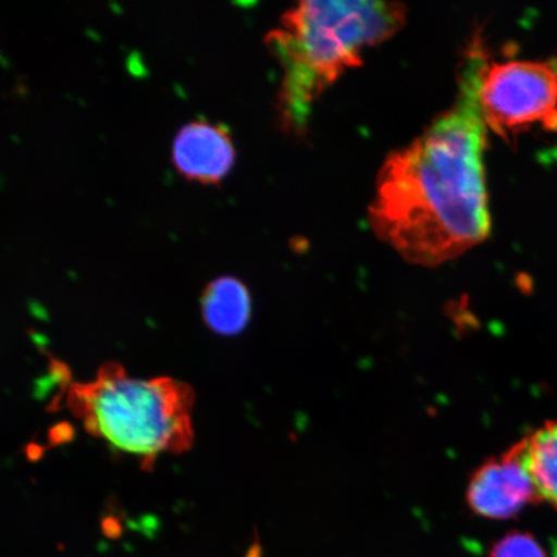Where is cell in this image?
Here are the masks:
<instances>
[{
	"label": "cell",
	"instance_id": "277c9868",
	"mask_svg": "<svg viewBox=\"0 0 557 557\" xmlns=\"http://www.w3.org/2000/svg\"><path fill=\"white\" fill-rule=\"evenodd\" d=\"M470 47L487 129L507 141L534 125L557 132V59L492 61L479 37Z\"/></svg>",
	"mask_w": 557,
	"mask_h": 557
},
{
	"label": "cell",
	"instance_id": "7a4b0ae2",
	"mask_svg": "<svg viewBox=\"0 0 557 557\" xmlns=\"http://www.w3.org/2000/svg\"><path fill=\"white\" fill-rule=\"evenodd\" d=\"M392 2H301L285 12L264 44L281 65L278 117L287 134L304 136L313 103L363 54L392 38L407 21Z\"/></svg>",
	"mask_w": 557,
	"mask_h": 557
},
{
	"label": "cell",
	"instance_id": "52a82bcc",
	"mask_svg": "<svg viewBox=\"0 0 557 557\" xmlns=\"http://www.w3.org/2000/svg\"><path fill=\"white\" fill-rule=\"evenodd\" d=\"M200 305L208 329L220 336L242 333L252 315V298L247 285L233 276H222L209 283Z\"/></svg>",
	"mask_w": 557,
	"mask_h": 557
},
{
	"label": "cell",
	"instance_id": "9c48e42d",
	"mask_svg": "<svg viewBox=\"0 0 557 557\" xmlns=\"http://www.w3.org/2000/svg\"><path fill=\"white\" fill-rule=\"evenodd\" d=\"M490 557H548L532 533L511 531L493 543Z\"/></svg>",
	"mask_w": 557,
	"mask_h": 557
},
{
	"label": "cell",
	"instance_id": "5b68a950",
	"mask_svg": "<svg viewBox=\"0 0 557 557\" xmlns=\"http://www.w3.org/2000/svg\"><path fill=\"white\" fill-rule=\"evenodd\" d=\"M466 504L476 517L490 520L515 519L528 506L541 504L522 462L519 442L503 455L487 458L471 473Z\"/></svg>",
	"mask_w": 557,
	"mask_h": 557
},
{
	"label": "cell",
	"instance_id": "ba28073f",
	"mask_svg": "<svg viewBox=\"0 0 557 557\" xmlns=\"http://www.w3.org/2000/svg\"><path fill=\"white\" fill-rule=\"evenodd\" d=\"M522 462L541 504L557 510V420L547 421L519 441Z\"/></svg>",
	"mask_w": 557,
	"mask_h": 557
},
{
	"label": "cell",
	"instance_id": "3957f363",
	"mask_svg": "<svg viewBox=\"0 0 557 557\" xmlns=\"http://www.w3.org/2000/svg\"><path fill=\"white\" fill-rule=\"evenodd\" d=\"M66 406L90 436L134 456L151 471L163 455H183L194 444L195 392L171 377H131L115 361L104 363L96 377L74 382Z\"/></svg>",
	"mask_w": 557,
	"mask_h": 557
},
{
	"label": "cell",
	"instance_id": "8992f818",
	"mask_svg": "<svg viewBox=\"0 0 557 557\" xmlns=\"http://www.w3.org/2000/svg\"><path fill=\"white\" fill-rule=\"evenodd\" d=\"M236 151L224 125L195 121L178 131L172 146L174 169L186 180L220 184L232 171Z\"/></svg>",
	"mask_w": 557,
	"mask_h": 557
},
{
	"label": "cell",
	"instance_id": "6da1fadb",
	"mask_svg": "<svg viewBox=\"0 0 557 557\" xmlns=\"http://www.w3.org/2000/svg\"><path fill=\"white\" fill-rule=\"evenodd\" d=\"M486 134L469 46L455 103L412 144L386 158L375 184L369 221L404 260L436 268L490 235Z\"/></svg>",
	"mask_w": 557,
	"mask_h": 557
}]
</instances>
